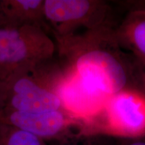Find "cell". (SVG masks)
I'll list each match as a JSON object with an SVG mask.
<instances>
[{"mask_svg":"<svg viewBox=\"0 0 145 145\" xmlns=\"http://www.w3.org/2000/svg\"><path fill=\"white\" fill-rule=\"evenodd\" d=\"M69 69L86 83L108 96L135 88L134 59L120 46L114 26L57 39Z\"/></svg>","mask_w":145,"mask_h":145,"instance_id":"obj_1","label":"cell"},{"mask_svg":"<svg viewBox=\"0 0 145 145\" xmlns=\"http://www.w3.org/2000/svg\"><path fill=\"white\" fill-rule=\"evenodd\" d=\"M63 70L48 63L11 72L0 92V111L39 113L64 110L59 95Z\"/></svg>","mask_w":145,"mask_h":145,"instance_id":"obj_2","label":"cell"},{"mask_svg":"<svg viewBox=\"0 0 145 145\" xmlns=\"http://www.w3.org/2000/svg\"><path fill=\"white\" fill-rule=\"evenodd\" d=\"M81 136L134 139L145 137V94L126 89L109 97L97 115L82 127Z\"/></svg>","mask_w":145,"mask_h":145,"instance_id":"obj_3","label":"cell"},{"mask_svg":"<svg viewBox=\"0 0 145 145\" xmlns=\"http://www.w3.org/2000/svg\"><path fill=\"white\" fill-rule=\"evenodd\" d=\"M55 50L53 40L40 27L0 28V71L6 77L19 69L48 62Z\"/></svg>","mask_w":145,"mask_h":145,"instance_id":"obj_4","label":"cell"},{"mask_svg":"<svg viewBox=\"0 0 145 145\" xmlns=\"http://www.w3.org/2000/svg\"><path fill=\"white\" fill-rule=\"evenodd\" d=\"M44 14L56 39L114 26L112 7L102 0H44Z\"/></svg>","mask_w":145,"mask_h":145,"instance_id":"obj_5","label":"cell"},{"mask_svg":"<svg viewBox=\"0 0 145 145\" xmlns=\"http://www.w3.org/2000/svg\"><path fill=\"white\" fill-rule=\"evenodd\" d=\"M0 122L40 138L47 142L79 135L81 125L65 110L39 113L0 111Z\"/></svg>","mask_w":145,"mask_h":145,"instance_id":"obj_6","label":"cell"},{"mask_svg":"<svg viewBox=\"0 0 145 145\" xmlns=\"http://www.w3.org/2000/svg\"><path fill=\"white\" fill-rule=\"evenodd\" d=\"M59 95L64 110L79 122L81 130L99 113L110 97L92 88L67 68L64 69L60 82Z\"/></svg>","mask_w":145,"mask_h":145,"instance_id":"obj_7","label":"cell"},{"mask_svg":"<svg viewBox=\"0 0 145 145\" xmlns=\"http://www.w3.org/2000/svg\"><path fill=\"white\" fill-rule=\"evenodd\" d=\"M44 7V0H0V12L9 28L35 26L48 32Z\"/></svg>","mask_w":145,"mask_h":145,"instance_id":"obj_8","label":"cell"},{"mask_svg":"<svg viewBox=\"0 0 145 145\" xmlns=\"http://www.w3.org/2000/svg\"><path fill=\"white\" fill-rule=\"evenodd\" d=\"M115 34L123 50L137 61L145 63V9L128 11L115 28Z\"/></svg>","mask_w":145,"mask_h":145,"instance_id":"obj_9","label":"cell"},{"mask_svg":"<svg viewBox=\"0 0 145 145\" xmlns=\"http://www.w3.org/2000/svg\"><path fill=\"white\" fill-rule=\"evenodd\" d=\"M0 145H49L28 132L0 122Z\"/></svg>","mask_w":145,"mask_h":145,"instance_id":"obj_10","label":"cell"},{"mask_svg":"<svg viewBox=\"0 0 145 145\" xmlns=\"http://www.w3.org/2000/svg\"><path fill=\"white\" fill-rule=\"evenodd\" d=\"M48 143L49 145H116L113 138L104 135L75 136Z\"/></svg>","mask_w":145,"mask_h":145,"instance_id":"obj_11","label":"cell"},{"mask_svg":"<svg viewBox=\"0 0 145 145\" xmlns=\"http://www.w3.org/2000/svg\"><path fill=\"white\" fill-rule=\"evenodd\" d=\"M134 59V58H133ZM135 68V81L137 88L145 94V63L134 59Z\"/></svg>","mask_w":145,"mask_h":145,"instance_id":"obj_12","label":"cell"},{"mask_svg":"<svg viewBox=\"0 0 145 145\" xmlns=\"http://www.w3.org/2000/svg\"><path fill=\"white\" fill-rule=\"evenodd\" d=\"M120 3L128 11L145 9V0H129L120 1Z\"/></svg>","mask_w":145,"mask_h":145,"instance_id":"obj_13","label":"cell"},{"mask_svg":"<svg viewBox=\"0 0 145 145\" xmlns=\"http://www.w3.org/2000/svg\"><path fill=\"white\" fill-rule=\"evenodd\" d=\"M120 145H145V138H139L134 139H124Z\"/></svg>","mask_w":145,"mask_h":145,"instance_id":"obj_14","label":"cell"},{"mask_svg":"<svg viewBox=\"0 0 145 145\" xmlns=\"http://www.w3.org/2000/svg\"><path fill=\"white\" fill-rule=\"evenodd\" d=\"M9 28V26L6 20H5L4 17L1 14V12H0V28Z\"/></svg>","mask_w":145,"mask_h":145,"instance_id":"obj_15","label":"cell"},{"mask_svg":"<svg viewBox=\"0 0 145 145\" xmlns=\"http://www.w3.org/2000/svg\"><path fill=\"white\" fill-rule=\"evenodd\" d=\"M8 77H6L4 74L3 73V72H1L0 71V92H1V87H2V85H3V81L6 78Z\"/></svg>","mask_w":145,"mask_h":145,"instance_id":"obj_16","label":"cell"}]
</instances>
